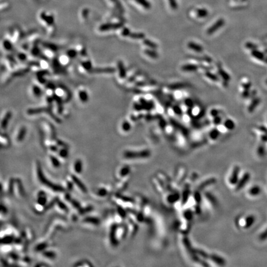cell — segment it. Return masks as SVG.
I'll return each mask as SVG.
<instances>
[{"label":"cell","instance_id":"cell-29","mask_svg":"<svg viewBox=\"0 0 267 267\" xmlns=\"http://www.w3.org/2000/svg\"><path fill=\"white\" fill-rule=\"evenodd\" d=\"M130 168L128 166H124L119 171V174L121 177H125L129 173Z\"/></svg>","mask_w":267,"mask_h":267},{"label":"cell","instance_id":"cell-27","mask_svg":"<svg viewBox=\"0 0 267 267\" xmlns=\"http://www.w3.org/2000/svg\"><path fill=\"white\" fill-rule=\"evenodd\" d=\"M80 100L83 102H86L88 100V95L85 90H81L79 92Z\"/></svg>","mask_w":267,"mask_h":267},{"label":"cell","instance_id":"cell-12","mask_svg":"<svg viewBox=\"0 0 267 267\" xmlns=\"http://www.w3.org/2000/svg\"><path fill=\"white\" fill-rule=\"evenodd\" d=\"M187 46L189 48L193 50V51H194V52H197V53H201V52H203V48L202 46H201L200 45H199V44H197L194 42H189L188 44H187Z\"/></svg>","mask_w":267,"mask_h":267},{"label":"cell","instance_id":"cell-49","mask_svg":"<svg viewBox=\"0 0 267 267\" xmlns=\"http://www.w3.org/2000/svg\"><path fill=\"white\" fill-rule=\"evenodd\" d=\"M185 103L187 107H191L193 105V101H192V100L190 99V98H187V99L185 101Z\"/></svg>","mask_w":267,"mask_h":267},{"label":"cell","instance_id":"cell-17","mask_svg":"<svg viewBox=\"0 0 267 267\" xmlns=\"http://www.w3.org/2000/svg\"><path fill=\"white\" fill-rule=\"evenodd\" d=\"M14 240L13 237L11 236H6L4 237H2L1 239V242L3 244L5 245H9V244L12 243L13 241Z\"/></svg>","mask_w":267,"mask_h":267},{"label":"cell","instance_id":"cell-52","mask_svg":"<svg viewBox=\"0 0 267 267\" xmlns=\"http://www.w3.org/2000/svg\"><path fill=\"white\" fill-rule=\"evenodd\" d=\"M174 111L176 113L177 115H181V109H180V107H175L174 108Z\"/></svg>","mask_w":267,"mask_h":267},{"label":"cell","instance_id":"cell-41","mask_svg":"<svg viewBox=\"0 0 267 267\" xmlns=\"http://www.w3.org/2000/svg\"><path fill=\"white\" fill-rule=\"evenodd\" d=\"M252 55H253L255 58H258V59H261V58L263 57L262 54L260 53V52H257V51H253V52H252Z\"/></svg>","mask_w":267,"mask_h":267},{"label":"cell","instance_id":"cell-53","mask_svg":"<svg viewBox=\"0 0 267 267\" xmlns=\"http://www.w3.org/2000/svg\"><path fill=\"white\" fill-rule=\"evenodd\" d=\"M50 149L52 151H53V152H56V151L58 150L57 147H56V146H54V145L50 146Z\"/></svg>","mask_w":267,"mask_h":267},{"label":"cell","instance_id":"cell-36","mask_svg":"<svg viewBox=\"0 0 267 267\" xmlns=\"http://www.w3.org/2000/svg\"><path fill=\"white\" fill-rule=\"evenodd\" d=\"M59 155L61 157V158H67L68 156V150L66 148H63L62 149H61L59 152Z\"/></svg>","mask_w":267,"mask_h":267},{"label":"cell","instance_id":"cell-34","mask_svg":"<svg viewBox=\"0 0 267 267\" xmlns=\"http://www.w3.org/2000/svg\"><path fill=\"white\" fill-rule=\"evenodd\" d=\"M43 255L48 258H54L56 256L55 253L52 251H44L43 252Z\"/></svg>","mask_w":267,"mask_h":267},{"label":"cell","instance_id":"cell-5","mask_svg":"<svg viewBox=\"0 0 267 267\" xmlns=\"http://www.w3.org/2000/svg\"><path fill=\"white\" fill-rule=\"evenodd\" d=\"M225 23V22L223 19H218L217 21L215 22L213 25H212L210 27L208 28L207 31V34L208 35H211L214 34V33L217 32L219 28H220L221 27L223 26Z\"/></svg>","mask_w":267,"mask_h":267},{"label":"cell","instance_id":"cell-10","mask_svg":"<svg viewBox=\"0 0 267 267\" xmlns=\"http://www.w3.org/2000/svg\"><path fill=\"white\" fill-rule=\"evenodd\" d=\"M239 173V168L238 166L235 167V169H234L233 171L231 178H230V182H231V184H236L237 180H238Z\"/></svg>","mask_w":267,"mask_h":267},{"label":"cell","instance_id":"cell-46","mask_svg":"<svg viewBox=\"0 0 267 267\" xmlns=\"http://www.w3.org/2000/svg\"><path fill=\"white\" fill-rule=\"evenodd\" d=\"M212 182H213V180H210L208 181H207L205 182H204L202 185L200 186V188H203L204 187H205L207 186L210 185V184H212Z\"/></svg>","mask_w":267,"mask_h":267},{"label":"cell","instance_id":"cell-26","mask_svg":"<svg viewBox=\"0 0 267 267\" xmlns=\"http://www.w3.org/2000/svg\"><path fill=\"white\" fill-rule=\"evenodd\" d=\"M11 113H8L5 116L4 119L2 121V124H1V127L2 128H6L7 125H8V123L9 119L11 118Z\"/></svg>","mask_w":267,"mask_h":267},{"label":"cell","instance_id":"cell-19","mask_svg":"<svg viewBox=\"0 0 267 267\" xmlns=\"http://www.w3.org/2000/svg\"><path fill=\"white\" fill-rule=\"evenodd\" d=\"M218 73L220 75L222 78H223V79L225 80V81H229L230 80V76L227 74L223 69H222L221 68H219L218 69Z\"/></svg>","mask_w":267,"mask_h":267},{"label":"cell","instance_id":"cell-14","mask_svg":"<svg viewBox=\"0 0 267 267\" xmlns=\"http://www.w3.org/2000/svg\"><path fill=\"white\" fill-rule=\"evenodd\" d=\"M181 69L185 72H194L198 69V66L194 64H186L182 66Z\"/></svg>","mask_w":267,"mask_h":267},{"label":"cell","instance_id":"cell-47","mask_svg":"<svg viewBox=\"0 0 267 267\" xmlns=\"http://www.w3.org/2000/svg\"><path fill=\"white\" fill-rule=\"evenodd\" d=\"M266 238H267V229L260 236V239L262 240H265Z\"/></svg>","mask_w":267,"mask_h":267},{"label":"cell","instance_id":"cell-6","mask_svg":"<svg viewBox=\"0 0 267 267\" xmlns=\"http://www.w3.org/2000/svg\"><path fill=\"white\" fill-rule=\"evenodd\" d=\"M126 1L134 3L137 6H139L141 8L145 9H149L151 8L150 3L147 0H126Z\"/></svg>","mask_w":267,"mask_h":267},{"label":"cell","instance_id":"cell-38","mask_svg":"<svg viewBox=\"0 0 267 267\" xmlns=\"http://www.w3.org/2000/svg\"><path fill=\"white\" fill-rule=\"evenodd\" d=\"M47 247L46 243H40L36 246L35 249L36 251H42Z\"/></svg>","mask_w":267,"mask_h":267},{"label":"cell","instance_id":"cell-30","mask_svg":"<svg viewBox=\"0 0 267 267\" xmlns=\"http://www.w3.org/2000/svg\"><path fill=\"white\" fill-rule=\"evenodd\" d=\"M96 193L98 196H99L100 197H103L107 195L108 190L104 187H101L98 190Z\"/></svg>","mask_w":267,"mask_h":267},{"label":"cell","instance_id":"cell-20","mask_svg":"<svg viewBox=\"0 0 267 267\" xmlns=\"http://www.w3.org/2000/svg\"><path fill=\"white\" fill-rule=\"evenodd\" d=\"M25 134H26V129H25V128H21L19 134L17 135V140L19 142L23 141L24 140V137L25 136Z\"/></svg>","mask_w":267,"mask_h":267},{"label":"cell","instance_id":"cell-16","mask_svg":"<svg viewBox=\"0 0 267 267\" xmlns=\"http://www.w3.org/2000/svg\"><path fill=\"white\" fill-rule=\"evenodd\" d=\"M83 221L86 223H89V224H92L93 225H98L100 223V221L99 219L97 218L96 217H87L83 219Z\"/></svg>","mask_w":267,"mask_h":267},{"label":"cell","instance_id":"cell-7","mask_svg":"<svg viewBox=\"0 0 267 267\" xmlns=\"http://www.w3.org/2000/svg\"><path fill=\"white\" fill-rule=\"evenodd\" d=\"M71 179L72 181L74 182V184H76L80 189V191H81L83 192H85V193L87 192V188L85 186V185H83V184L82 183V182L80 181L79 180V179L76 176L72 175L71 177Z\"/></svg>","mask_w":267,"mask_h":267},{"label":"cell","instance_id":"cell-2","mask_svg":"<svg viewBox=\"0 0 267 267\" xmlns=\"http://www.w3.org/2000/svg\"><path fill=\"white\" fill-rule=\"evenodd\" d=\"M109 8L114 9L119 13H123L124 9L119 0H103Z\"/></svg>","mask_w":267,"mask_h":267},{"label":"cell","instance_id":"cell-32","mask_svg":"<svg viewBox=\"0 0 267 267\" xmlns=\"http://www.w3.org/2000/svg\"><path fill=\"white\" fill-rule=\"evenodd\" d=\"M170 8L173 10H176L178 8V4L176 0H166Z\"/></svg>","mask_w":267,"mask_h":267},{"label":"cell","instance_id":"cell-31","mask_svg":"<svg viewBox=\"0 0 267 267\" xmlns=\"http://www.w3.org/2000/svg\"><path fill=\"white\" fill-rule=\"evenodd\" d=\"M50 160H51V162H52V163L53 164V166L54 168H59L60 166V161L58 160L55 156H50Z\"/></svg>","mask_w":267,"mask_h":267},{"label":"cell","instance_id":"cell-51","mask_svg":"<svg viewBox=\"0 0 267 267\" xmlns=\"http://www.w3.org/2000/svg\"><path fill=\"white\" fill-rule=\"evenodd\" d=\"M221 119L220 117L217 116L215 117V119H214V121H213V122H214V123H215V124H217H217H219V123H221Z\"/></svg>","mask_w":267,"mask_h":267},{"label":"cell","instance_id":"cell-37","mask_svg":"<svg viewBox=\"0 0 267 267\" xmlns=\"http://www.w3.org/2000/svg\"><path fill=\"white\" fill-rule=\"evenodd\" d=\"M219 135V131L217 129L212 130L210 133V136L211 138V139H214V140L217 139V138L218 137Z\"/></svg>","mask_w":267,"mask_h":267},{"label":"cell","instance_id":"cell-3","mask_svg":"<svg viewBox=\"0 0 267 267\" xmlns=\"http://www.w3.org/2000/svg\"><path fill=\"white\" fill-rule=\"evenodd\" d=\"M39 18L40 21L47 24V25H51L54 24L53 15L48 12L45 11L40 12L39 14Z\"/></svg>","mask_w":267,"mask_h":267},{"label":"cell","instance_id":"cell-57","mask_svg":"<svg viewBox=\"0 0 267 267\" xmlns=\"http://www.w3.org/2000/svg\"><path fill=\"white\" fill-rule=\"evenodd\" d=\"M43 1H45V0H43Z\"/></svg>","mask_w":267,"mask_h":267},{"label":"cell","instance_id":"cell-9","mask_svg":"<svg viewBox=\"0 0 267 267\" xmlns=\"http://www.w3.org/2000/svg\"><path fill=\"white\" fill-rule=\"evenodd\" d=\"M47 199L45 194V192L43 191H40L38 193L37 197V204L41 206H44L46 204Z\"/></svg>","mask_w":267,"mask_h":267},{"label":"cell","instance_id":"cell-18","mask_svg":"<svg viewBox=\"0 0 267 267\" xmlns=\"http://www.w3.org/2000/svg\"><path fill=\"white\" fill-rule=\"evenodd\" d=\"M95 70H93V72H96V73H100V72H106V73H108V72H115V69L110 68H98V69H94Z\"/></svg>","mask_w":267,"mask_h":267},{"label":"cell","instance_id":"cell-48","mask_svg":"<svg viewBox=\"0 0 267 267\" xmlns=\"http://www.w3.org/2000/svg\"><path fill=\"white\" fill-rule=\"evenodd\" d=\"M210 114L212 116H213V117H216V116H217L219 114V111L218 110V109H212V110L210 112Z\"/></svg>","mask_w":267,"mask_h":267},{"label":"cell","instance_id":"cell-4","mask_svg":"<svg viewBox=\"0 0 267 267\" xmlns=\"http://www.w3.org/2000/svg\"><path fill=\"white\" fill-rule=\"evenodd\" d=\"M126 158H144L147 157L150 155V152L148 151H141V152H131L127 151L124 154Z\"/></svg>","mask_w":267,"mask_h":267},{"label":"cell","instance_id":"cell-1","mask_svg":"<svg viewBox=\"0 0 267 267\" xmlns=\"http://www.w3.org/2000/svg\"><path fill=\"white\" fill-rule=\"evenodd\" d=\"M37 173H38V177L39 180L43 184L45 185L46 186H47V187H49L50 189H53L54 191L61 192L63 191V187H60V186L58 185H54L52 184V182H50L48 180H46L45 177H44V176L42 173V170H41V168H40V166H38L37 168Z\"/></svg>","mask_w":267,"mask_h":267},{"label":"cell","instance_id":"cell-50","mask_svg":"<svg viewBox=\"0 0 267 267\" xmlns=\"http://www.w3.org/2000/svg\"><path fill=\"white\" fill-rule=\"evenodd\" d=\"M118 213L119 215V216H121V217H125L126 216V213H125V211H124V210L121 209V208L120 207L119 208L118 207Z\"/></svg>","mask_w":267,"mask_h":267},{"label":"cell","instance_id":"cell-13","mask_svg":"<svg viewBox=\"0 0 267 267\" xmlns=\"http://www.w3.org/2000/svg\"><path fill=\"white\" fill-rule=\"evenodd\" d=\"M195 12L199 18H205L208 16V11L205 8H197Z\"/></svg>","mask_w":267,"mask_h":267},{"label":"cell","instance_id":"cell-11","mask_svg":"<svg viewBox=\"0 0 267 267\" xmlns=\"http://www.w3.org/2000/svg\"><path fill=\"white\" fill-rule=\"evenodd\" d=\"M250 179V174L248 173H246L244 175L243 178L241 179L240 180L239 182L238 183V185L237 186V190H239L240 189H242L244 186L246 184L247 182Z\"/></svg>","mask_w":267,"mask_h":267},{"label":"cell","instance_id":"cell-8","mask_svg":"<svg viewBox=\"0 0 267 267\" xmlns=\"http://www.w3.org/2000/svg\"><path fill=\"white\" fill-rule=\"evenodd\" d=\"M117 226L116 225H113L111 227L110 234H109V239L110 242L113 245H116L117 243V237H116V229Z\"/></svg>","mask_w":267,"mask_h":267},{"label":"cell","instance_id":"cell-43","mask_svg":"<svg viewBox=\"0 0 267 267\" xmlns=\"http://www.w3.org/2000/svg\"><path fill=\"white\" fill-rule=\"evenodd\" d=\"M70 202L73 207H75L76 208H78V209H80V204L78 202H77L75 200H71Z\"/></svg>","mask_w":267,"mask_h":267},{"label":"cell","instance_id":"cell-42","mask_svg":"<svg viewBox=\"0 0 267 267\" xmlns=\"http://www.w3.org/2000/svg\"><path fill=\"white\" fill-rule=\"evenodd\" d=\"M130 34H131V32H130L129 29H128L127 28H125V27L123 28V30H122V32H121V34L124 36H129Z\"/></svg>","mask_w":267,"mask_h":267},{"label":"cell","instance_id":"cell-25","mask_svg":"<svg viewBox=\"0 0 267 267\" xmlns=\"http://www.w3.org/2000/svg\"><path fill=\"white\" fill-rule=\"evenodd\" d=\"M260 188L258 186H254V187H252L250 190L249 191V193L251 195L255 196L258 195L260 193Z\"/></svg>","mask_w":267,"mask_h":267},{"label":"cell","instance_id":"cell-23","mask_svg":"<svg viewBox=\"0 0 267 267\" xmlns=\"http://www.w3.org/2000/svg\"><path fill=\"white\" fill-rule=\"evenodd\" d=\"M225 126L229 130H233L235 127V123L231 119H227L225 122Z\"/></svg>","mask_w":267,"mask_h":267},{"label":"cell","instance_id":"cell-39","mask_svg":"<svg viewBox=\"0 0 267 267\" xmlns=\"http://www.w3.org/2000/svg\"><path fill=\"white\" fill-rule=\"evenodd\" d=\"M122 129L124 131H125V132L129 131L131 129V125L129 123H128L127 121L124 122L122 124Z\"/></svg>","mask_w":267,"mask_h":267},{"label":"cell","instance_id":"cell-56","mask_svg":"<svg viewBox=\"0 0 267 267\" xmlns=\"http://www.w3.org/2000/svg\"><path fill=\"white\" fill-rule=\"evenodd\" d=\"M184 87V85H182V84L179 83V85H174V86L172 87V88H173H173H174V89H178V88L179 89V88H181V87Z\"/></svg>","mask_w":267,"mask_h":267},{"label":"cell","instance_id":"cell-55","mask_svg":"<svg viewBox=\"0 0 267 267\" xmlns=\"http://www.w3.org/2000/svg\"><path fill=\"white\" fill-rule=\"evenodd\" d=\"M10 255H11V257L13 258L14 260H16L18 259V256L15 254H11Z\"/></svg>","mask_w":267,"mask_h":267},{"label":"cell","instance_id":"cell-24","mask_svg":"<svg viewBox=\"0 0 267 267\" xmlns=\"http://www.w3.org/2000/svg\"><path fill=\"white\" fill-rule=\"evenodd\" d=\"M145 53L147 54V56H150L152 58H154V59H156L158 57V53H157L154 50H146L145 51Z\"/></svg>","mask_w":267,"mask_h":267},{"label":"cell","instance_id":"cell-28","mask_svg":"<svg viewBox=\"0 0 267 267\" xmlns=\"http://www.w3.org/2000/svg\"><path fill=\"white\" fill-rule=\"evenodd\" d=\"M129 36L134 39H143L145 37V35L142 33H131Z\"/></svg>","mask_w":267,"mask_h":267},{"label":"cell","instance_id":"cell-15","mask_svg":"<svg viewBox=\"0 0 267 267\" xmlns=\"http://www.w3.org/2000/svg\"><path fill=\"white\" fill-rule=\"evenodd\" d=\"M74 170L77 174H80L82 171V162L80 160H76L74 164Z\"/></svg>","mask_w":267,"mask_h":267},{"label":"cell","instance_id":"cell-33","mask_svg":"<svg viewBox=\"0 0 267 267\" xmlns=\"http://www.w3.org/2000/svg\"><path fill=\"white\" fill-rule=\"evenodd\" d=\"M118 67L119 68V76L121 78H124L126 77V71H125V69H124V66L123 64L121 63H120L119 64H118Z\"/></svg>","mask_w":267,"mask_h":267},{"label":"cell","instance_id":"cell-40","mask_svg":"<svg viewBox=\"0 0 267 267\" xmlns=\"http://www.w3.org/2000/svg\"><path fill=\"white\" fill-rule=\"evenodd\" d=\"M57 205H58V207H59V208H60L61 210H63L64 211H66L68 210V208H67L66 205L63 202H61V201H58Z\"/></svg>","mask_w":267,"mask_h":267},{"label":"cell","instance_id":"cell-54","mask_svg":"<svg viewBox=\"0 0 267 267\" xmlns=\"http://www.w3.org/2000/svg\"><path fill=\"white\" fill-rule=\"evenodd\" d=\"M258 153H259V154L260 155H263V153H264V148H263V147L259 148V149H258Z\"/></svg>","mask_w":267,"mask_h":267},{"label":"cell","instance_id":"cell-45","mask_svg":"<svg viewBox=\"0 0 267 267\" xmlns=\"http://www.w3.org/2000/svg\"><path fill=\"white\" fill-rule=\"evenodd\" d=\"M66 187L69 190V191H71L73 188V186H74V182L72 181H66Z\"/></svg>","mask_w":267,"mask_h":267},{"label":"cell","instance_id":"cell-44","mask_svg":"<svg viewBox=\"0 0 267 267\" xmlns=\"http://www.w3.org/2000/svg\"><path fill=\"white\" fill-rule=\"evenodd\" d=\"M33 92H34V95L39 96L40 95V89H39L37 86H34L33 88Z\"/></svg>","mask_w":267,"mask_h":267},{"label":"cell","instance_id":"cell-21","mask_svg":"<svg viewBox=\"0 0 267 267\" xmlns=\"http://www.w3.org/2000/svg\"><path fill=\"white\" fill-rule=\"evenodd\" d=\"M254 221H255V217H254V216H252V215L248 216L246 220V228H248L249 227H250V226L254 224Z\"/></svg>","mask_w":267,"mask_h":267},{"label":"cell","instance_id":"cell-35","mask_svg":"<svg viewBox=\"0 0 267 267\" xmlns=\"http://www.w3.org/2000/svg\"><path fill=\"white\" fill-rule=\"evenodd\" d=\"M205 76H207V78H208V79H210L211 80H213V81H214V82H217L218 80V77L216 76L215 74H212V73H211L210 72H207L205 73Z\"/></svg>","mask_w":267,"mask_h":267},{"label":"cell","instance_id":"cell-22","mask_svg":"<svg viewBox=\"0 0 267 267\" xmlns=\"http://www.w3.org/2000/svg\"><path fill=\"white\" fill-rule=\"evenodd\" d=\"M144 43L146 46H148L150 48H152L153 50H155L158 48V45H157L155 43L149 40H145L144 41Z\"/></svg>","mask_w":267,"mask_h":267}]
</instances>
